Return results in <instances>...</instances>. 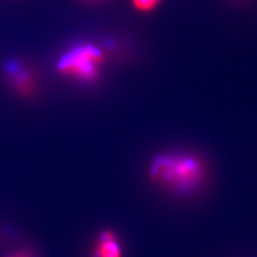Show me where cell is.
Instances as JSON below:
<instances>
[{"mask_svg":"<svg viewBox=\"0 0 257 257\" xmlns=\"http://www.w3.org/2000/svg\"><path fill=\"white\" fill-rule=\"evenodd\" d=\"M83 2L87 4H96V3H102L104 0H83Z\"/></svg>","mask_w":257,"mask_h":257,"instance_id":"7","label":"cell"},{"mask_svg":"<svg viewBox=\"0 0 257 257\" xmlns=\"http://www.w3.org/2000/svg\"><path fill=\"white\" fill-rule=\"evenodd\" d=\"M148 180L168 195L196 197L208 188L211 167L206 157L191 149L157 152L147 166Z\"/></svg>","mask_w":257,"mask_h":257,"instance_id":"1","label":"cell"},{"mask_svg":"<svg viewBox=\"0 0 257 257\" xmlns=\"http://www.w3.org/2000/svg\"><path fill=\"white\" fill-rule=\"evenodd\" d=\"M106 53L92 43H79L64 52L57 61L58 73L83 83H93L101 75Z\"/></svg>","mask_w":257,"mask_h":257,"instance_id":"2","label":"cell"},{"mask_svg":"<svg viewBox=\"0 0 257 257\" xmlns=\"http://www.w3.org/2000/svg\"><path fill=\"white\" fill-rule=\"evenodd\" d=\"M163 0H131V5L136 11L141 13H150L158 9Z\"/></svg>","mask_w":257,"mask_h":257,"instance_id":"5","label":"cell"},{"mask_svg":"<svg viewBox=\"0 0 257 257\" xmlns=\"http://www.w3.org/2000/svg\"><path fill=\"white\" fill-rule=\"evenodd\" d=\"M8 77L14 90L23 95H31L36 91V78L25 67L12 64L8 70Z\"/></svg>","mask_w":257,"mask_h":257,"instance_id":"3","label":"cell"},{"mask_svg":"<svg viewBox=\"0 0 257 257\" xmlns=\"http://www.w3.org/2000/svg\"><path fill=\"white\" fill-rule=\"evenodd\" d=\"M95 257H122V248L117 236L110 230L102 231L95 248Z\"/></svg>","mask_w":257,"mask_h":257,"instance_id":"4","label":"cell"},{"mask_svg":"<svg viewBox=\"0 0 257 257\" xmlns=\"http://www.w3.org/2000/svg\"><path fill=\"white\" fill-rule=\"evenodd\" d=\"M255 0H223L224 4L231 8H245L251 6Z\"/></svg>","mask_w":257,"mask_h":257,"instance_id":"6","label":"cell"}]
</instances>
